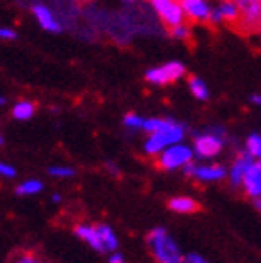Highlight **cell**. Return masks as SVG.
<instances>
[{
    "label": "cell",
    "mask_w": 261,
    "mask_h": 263,
    "mask_svg": "<svg viewBox=\"0 0 261 263\" xmlns=\"http://www.w3.org/2000/svg\"><path fill=\"white\" fill-rule=\"evenodd\" d=\"M147 248L157 263H185V256L174 235L162 226L153 228L146 237Z\"/></svg>",
    "instance_id": "1"
},
{
    "label": "cell",
    "mask_w": 261,
    "mask_h": 263,
    "mask_svg": "<svg viewBox=\"0 0 261 263\" xmlns=\"http://www.w3.org/2000/svg\"><path fill=\"white\" fill-rule=\"evenodd\" d=\"M75 235L99 254H112L120 248L118 233L108 224H77Z\"/></svg>",
    "instance_id": "2"
},
{
    "label": "cell",
    "mask_w": 261,
    "mask_h": 263,
    "mask_svg": "<svg viewBox=\"0 0 261 263\" xmlns=\"http://www.w3.org/2000/svg\"><path fill=\"white\" fill-rule=\"evenodd\" d=\"M228 142H230V135L222 125L207 127L194 135V140H192L194 157L201 159V161L218 157L224 152V147L228 146Z\"/></svg>",
    "instance_id": "3"
},
{
    "label": "cell",
    "mask_w": 261,
    "mask_h": 263,
    "mask_svg": "<svg viewBox=\"0 0 261 263\" xmlns=\"http://www.w3.org/2000/svg\"><path fill=\"white\" fill-rule=\"evenodd\" d=\"M187 135V125L185 123L177 122L174 118H168V122L162 129L147 135V138L144 140V153L147 157H157L159 153H162L166 147L179 144L185 140Z\"/></svg>",
    "instance_id": "4"
},
{
    "label": "cell",
    "mask_w": 261,
    "mask_h": 263,
    "mask_svg": "<svg viewBox=\"0 0 261 263\" xmlns=\"http://www.w3.org/2000/svg\"><path fill=\"white\" fill-rule=\"evenodd\" d=\"M194 159V149L192 146L185 144V142H179V144H174V146L166 147L164 152L157 155V164L161 170L166 172H176V170H183L185 166H189Z\"/></svg>",
    "instance_id": "5"
},
{
    "label": "cell",
    "mask_w": 261,
    "mask_h": 263,
    "mask_svg": "<svg viewBox=\"0 0 261 263\" xmlns=\"http://www.w3.org/2000/svg\"><path fill=\"white\" fill-rule=\"evenodd\" d=\"M187 73V67L183 62L179 60H170L161 66H155L147 69L146 73V81L153 86H168V84H174V82L181 81Z\"/></svg>",
    "instance_id": "6"
},
{
    "label": "cell",
    "mask_w": 261,
    "mask_h": 263,
    "mask_svg": "<svg viewBox=\"0 0 261 263\" xmlns=\"http://www.w3.org/2000/svg\"><path fill=\"white\" fill-rule=\"evenodd\" d=\"M239 8L241 19L237 28L245 34H254L261 30V0H233Z\"/></svg>",
    "instance_id": "7"
},
{
    "label": "cell",
    "mask_w": 261,
    "mask_h": 263,
    "mask_svg": "<svg viewBox=\"0 0 261 263\" xmlns=\"http://www.w3.org/2000/svg\"><path fill=\"white\" fill-rule=\"evenodd\" d=\"M183 172L187 177L198 183H218L228 177V168L216 162H203V164L191 162L189 166L183 168Z\"/></svg>",
    "instance_id": "8"
},
{
    "label": "cell",
    "mask_w": 261,
    "mask_h": 263,
    "mask_svg": "<svg viewBox=\"0 0 261 263\" xmlns=\"http://www.w3.org/2000/svg\"><path fill=\"white\" fill-rule=\"evenodd\" d=\"M32 15H34L35 23L40 25V28H43L45 32L58 34V32L64 30V25H62V21L56 17L54 10H52L50 6L43 4V2H38V4L32 6Z\"/></svg>",
    "instance_id": "9"
},
{
    "label": "cell",
    "mask_w": 261,
    "mask_h": 263,
    "mask_svg": "<svg viewBox=\"0 0 261 263\" xmlns=\"http://www.w3.org/2000/svg\"><path fill=\"white\" fill-rule=\"evenodd\" d=\"M239 19H241V13L233 0H218L216 4H213L211 17H209L211 25H222V23L237 25Z\"/></svg>",
    "instance_id": "10"
},
{
    "label": "cell",
    "mask_w": 261,
    "mask_h": 263,
    "mask_svg": "<svg viewBox=\"0 0 261 263\" xmlns=\"http://www.w3.org/2000/svg\"><path fill=\"white\" fill-rule=\"evenodd\" d=\"M185 19L192 23H209L213 4L209 0H181Z\"/></svg>",
    "instance_id": "11"
},
{
    "label": "cell",
    "mask_w": 261,
    "mask_h": 263,
    "mask_svg": "<svg viewBox=\"0 0 261 263\" xmlns=\"http://www.w3.org/2000/svg\"><path fill=\"white\" fill-rule=\"evenodd\" d=\"M254 164V159L248 155V153L245 152V149H241V152L237 153L235 159H233V162H231V166L228 168V181H230L231 187H241L243 179H245L246 172H248V168Z\"/></svg>",
    "instance_id": "12"
},
{
    "label": "cell",
    "mask_w": 261,
    "mask_h": 263,
    "mask_svg": "<svg viewBox=\"0 0 261 263\" xmlns=\"http://www.w3.org/2000/svg\"><path fill=\"white\" fill-rule=\"evenodd\" d=\"M241 189L252 202L261 200V161H254V164L248 168L241 183Z\"/></svg>",
    "instance_id": "13"
},
{
    "label": "cell",
    "mask_w": 261,
    "mask_h": 263,
    "mask_svg": "<svg viewBox=\"0 0 261 263\" xmlns=\"http://www.w3.org/2000/svg\"><path fill=\"white\" fill-rule=\"evenodd\" d=\"M170 211L179 213V215H191V213L198 211V202L191 196H174L168 202Z\"/></svg>",
    "instance_id": "14"
},
{
    "label": "cell",
    "mask_w": 261,
    "mask_h": 263,
    "mask_svg": "<svg viewBox=\"0 0 261 263\" xmlns=\"http://www.w3.org/2000/svg\"><path fill=\"white\" fill-rule=\"evenodd\" d=\"M11 114H13V118H15L17 122H28L35 114V103L30 101V99H21V101H17L13 105Z\"/></svg>",
    "instance_id": "15"
},
{
    "label": "cell",
    "mask_w": 261,
    "mask_h": 263,
    "mask_svg": "<svg viewBox=\"0 0 261 263\" xmlns=\"http://www.w3.org/2000/svg\"><path fill=\"white\" fill-rule=\"evenodd\" d=\"M187 86H189V91L192 93V97L198 99V101H207L209 99V88H207L206 81L200 79V77H189Z\"/></svg>",
    "instance_id": "16"
},
{
    "label": "cell",
    "mask_w": 261,
    "mask_h": 263,
    "mask_svg": "<svg viewBox=\"0 0 261 263\" xmlns=\"http://www.w3.org/2000/svg\"><path fill=\"white\" fill-rule=\"evenodd\" d=\"M254 161H261V133H250L245 138V147H243Z\"/></svg>",
    "instance_id": "17"
},
{
    "label": "cell",
    "mask_w": 261,
    "mask_h": 263,
    "mask_svg": "<svg viewBox=\"0 0 261 263\" xmlns=\"http://www.w3.org/2000/svg\"><path fill=\"white\" fill-rule=\"evenodd\" d=\"M41 191H43V181L34 179V177L25 179V181H21L19 185H17V194H19V196H35V194H40Z\"/></svg>",
    "instance_id": "18"
},
{
    "label": "cell",
    "mask_w": 261,
    "mask_h": 263,
    "mask_svg": "<svg viewBox=\"0 0 261 263\" xmlns=\"http://www.w3.org/2000/svg\"><path fill=\"white\" fill-rule=\"evenodd\" d=\"M49 174L52 177H58V179H69L77 174L75 168L65 166V164H54V166L49 168Z\"/></svg>",
    "instance_id": "19"
},
{
    "label": "cell",
    "mask_w": 261,
    "mask_h": 263,
    "mask_svg": "<svg viewBox=\"0 0 261 263\" xmlns=\"http://www.w3.org/2000/svg\"><path fill=\"white\" fill-rule=\"evenodd\" d=\"M142 123H144V116L136 114V112H129L123 118V125L129 129V131H142Z\"/></svg>",
    "instance_id": "20"
},
{
    "label": "cell",
    "mask_w": 261,
    "mask_h": 263,
    "mask_svg": "<svg viewBox=\"0 0 261 263\" xmlns=\"http://www.w3.org/2000/svg\"><path fill=\"white\" fill-rule=\"evenodd\" d=\"M170 35L177 41H187L191 37V26L187 25V23H181V25L170 28Z\"/></svg>",
    "instance_id": "21"
},
{
    "label": "cell",
    "mask_w": 261,
    "mask_h": 263,
    "mask_svg": "<svg viewBox=\"0 0 261 263\" xmlns=\"http://www.w3.org/2000/svg\"><path fill=\"white\" fill-rule=\"evenodd\" d=\"M13 263H43V261H41L40 256L34 254V252H21L15 256Z\"/></svg>",
    "instance_id": "22"
},
{
    "label": "cell",
    "mask_w": 261,
    "mask_h": 263,
    "mask_svg": "<svg viewBox=\"0 0 261 263\" xmlns=\"http://www.w3.org/2000/svg\"><path fill=\"white\" fill-rule=\"evenodd\" d=\"M15 176H17L15 166H11L10 162L0 161V177H4V179H13Z\"/></svg>",
    "instance_id": "23"
},
{
    "label": "cell",
    "mask_w": 261,
    "mask_h": 263,
    "mask_svg": "<svg viewBox=\"0 0 261 263\" xmlns=\"http://www.w3.org/2000/svg\"><path fill=\"white\" fill-rule=\"evenodd\" d=\"M0 40L2 41H13L17 40V32L11 26H0Z\"/></svg>",
    "instance_id": "24"
},
{
    "label": "cell",
    "mask_w": 261,
    "mask_h": 263,
    "mask_svg": "<svg viewBox=\"0 0 261 263\" xmlns=\"http://www.w3.org/2000/svg\"><path fill=\"white\" fill-rule=\"evenodd\" d=\"M185 263H209L203 256H200V254L196 252H191L185 256Z\"/></svg>",
    "instance_id": "25"
},
{
    "label": "cell",
    "mask_w": 261,
    "mask_h": 263,
    "mask_svg": "<svg viewBox=\"0 0 261 263\" xmlns=\"http://www.w3.org/2000/svg\"><path fill=\"white\" fill-rule=\"evenodd\" d=\"M108 263H127V259H125V256L121 252H112L110 256H108Z\"/></svg>",
    "instance_id": "26"
},
{
    "label": "cell",
    "mask_w": 261,
    "mask_h": 263,
    "mask_svg": "<svg viewBox=\"0 0 261 263\" xmlns=\"http://www.w3.org/2000/svg\"><path fill=\"white\" fill-rule=\"evenodd\" d=\"M250 103H252V105H256V106H259V108H261V93H254V96L250 97Z\"/></svg>",
    "instance_id": "27"
},
{
    "label": "cell",
    "mask_w": 261,
    "mask_h": 263,
    "mask_svg": "<svg viewBox=\"0 0 261 263\" xmlns=\"http://www.w3.org/2000/svg\"><path fill=\"white\" fill-rule=\"evenodd\" d=\"M106 168H108V172L114 174V176H118V174H120V168H116L112 162H106Z\"/></svg>",
    "instance_id": "28"
},
{
    "label": "cell",
    "mask_w": 261,
    "mask_h": 263,
    "mask_svg": "<svg viewBox=\"0 0 261 263\" xmlns=\"http://www.w3.org/2000/svg\"><path fill=\"white\" fill-rule=\"evenodd\" d=\"M52 202H54V203H60L62 202V196H60V194H58V193L52 194Z\"/></svg>",
    "instance_id": "29"
},
{
    "label": "cell",
    "mask_w": 261,
    "mask_h": 263,
    "mask_svg": "<svg viewBox=\"0 0 261 263\" xmlns=\"http://www.w3.org/2000/svg\"><path fill=\"white\" fill-rule=\"evenodd\" d=\"M254 208H256L257 211L261 213V200H257V202H254Z\"/></svg>",
    "instance_id": "30"
},
{
    "label": "cell",
    "mask_w": 261,
    "mask_h": 263,
    "mask_svg": "<svg viewBox=\"0 0 261 263\" xmlns=\"http://www.w3.org/2000/svg\"><path fill=\"white\" fill-rule=\"evenodd\" d=\"M4 103H6V97H2V96H0V106L4 105Z\"/></svg>",
    "instance_id": "31"
},
{
    "label": "cell",
    "mask_w": 261,
    "mask_h": 263,
    "mask_svg": "<svg viewBox=\"0 0 261 263\" xmlns=\"http://www.w3.org/2000/svg\"><path fill=\"white\" fill-rule=\"evenodd\" d=\"M2 142H4V138H2V135H0V146H2Z\"/></svg>",
    "instance_id": "32"
},
{
    "label": "cell",
    "mask_w": 261,
    "mask_h": 263,
    "mask_svg": "<svg viewBox=\"0 0 261 263\" xmlns=\"http://www.w3.org/2000/svg\"><path fill=\"white\" fill-rule=\"evenodd\" d=\"M123 2H129V4H130V2H136V0H123Z\"/></svg>",
    "instance_id": "33"
},
{
    "label": "cell",
    "mask_w": 261,
    "mask_h": 263,
    "mask_svg": "<svg viewBox=\"0 0 261 263\" xmlns=\"http://www.w3.org/2000/svg\"><path fill=\"white\" fill-rule=\"evenodd\" d=\"M259 32H261V30H259Z\"/></svg>",
    "instance_id": "34"
}]
</instances>
